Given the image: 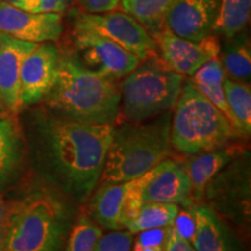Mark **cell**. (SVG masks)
Listing matches in <instances>:
<instances>
[{
  "mask_svg": "<svg viewBox=\"0 0 251 251\" xmlns=\"http://www.w3.org/2000/svg\"><path fill=\"white\" fill-rule=\"evenodd\" d=\"M115 81L87 69L76 52H61L55 85L43 100L59 117L114 125L121 102L120 86Z\"/></svg>",
  "mask_w": 251,
  "mask_h": 251,
  "instance_id": "cell-2",
  "label": "cell"
},
{
  "mask_svg": "<svg viewBox=\"0 0 251 251\" xmlns=\"http://www.w3.org/2000/svg\"><path fill=\"white\" fill-rule=\"evenodd\" d=\"M6 207H7V203H6L4 200L0 198V251H1V249H2V242H4Z\"/></svg>",
  "mask_w": 251,
  "mask_h": 251,
  "instance_id": "cell-34",
  "label": "cell"
},
{
  "mask_svg": "<svg viewBox=\"0 0 251 251\" xmlns=\"http://www.w3.org/2000/svg\"><path fill=\"white\" fill-rule=\"evenodd\" d=\"M251 0H220L212 34L230 39L246 30L250 19Z\"/></svg>",
  "mask_w": 251,
  "mask_h": 251,
  "instance_id": "cell-23",
  "label": "cell"
},
{
  "mask_svg": "<svg viewBox=\"0 0 251 251\" xmlns=\"http://www.w3.org/2000/svg\"><path fill=\"white\" fill-rule=\"evenodd\" d=\"M175 2L176 0H120L119 7L153 35L165 27L166 17Z\"/></svg>",
  "mask_w": 251,
  "mask_h": 251,
  "instance_id": "cell-22",
  "label": "cell"
},
{
  "mask_svg": "<svg viewBox=\"0 0 251 251\" xmlns=\"http://www.w3.org/2000/svg\"><path fill=\"white\" fill-rule=\"evenodd\" d=\"M191 80L194 86L201 92L207 99L215 106L222 114L228 119L231 126L233 125V117L229 111L226 94L224 90V80L227 77L222 68L219 57L209 59L205 64L201 65L194 74L191 76Z\"/></svg>",
  "mask_w": 251,
  "mask_h": 251,
  "instance_id": "cell-19",
  "label": "cell"
},
{
  "mask_svg": "<svg viewBox=\"0 0 251 251\" xmlns=\"http://www.w3.org/2000/svg\"><path fill=\"white\" fill-rule=\"evenodd\" d=\"M102 235L101 228L85 214L74 220L63 251H93Z\"/></svg>",
  "mask_w": 251,
  "mask_h": 251,
  "instance_id": "cell-26",
  "label": "cell"
},
{
  "mask_svg": "<svg viewBox=\"0 0 251 251\" xmlns=\"http://www.w3.org/2000/svg\"><path fill=\"white\" fill-rule=\"evenodd\" d=\"M143 202H166L191 208L194 203L192 186L185 168L164 159L151 170L142 193Z\"/></svg>",
  "mask_w": 251,
  "mask_h": 251,
  "instance_id": "cell-13",
  "label": "cell"
},
{
  "mask_svg": "<svg viewBox=\"0 0 251 251\" xmlns=\"http://www.w3.org/2000/svg\"><path fill=\"white\" fill-rule=\"evenodd\" d=\"M172 225L175 226L176 230H177L181 236L185 237L188 241H191V237H192L194 230V222L190 209H188L187 212H181L180 214L179 212H178V214L176 216L174 224Z\"/></svg>",
  "mask_w": 251,
  "mask_h": 251,
  "instance_id": "cell-33",
  "label": "cell"
},
{
  "mask_svg": "<svg viewBox=\"0 0 251 251\" xmlns=\"http://www.w3.org/2000/svg\"><path fill=\"white\" fill-rule=\"evenodd\" d=\"M220 0H176L165 27L172 33L190 41L202 40L212 34Z\"/></svg>",
  "mask_w": 251,
  "mask_h": 251,
  "instance_id": "cell-15",
  "label": "cell"
},
{
  "mask_svg": "<svg viewBox=\"0 0 251 251\" xmlns=\"http://www.w3.org/2000/svg\"><path fill=\"white\" fill-rule=\"evenodd\" d=\"M179 208L166 202H144L139 213L126 226L130 234H139L149 229L164 228L174 224Z\"/></svg>",
  "mask_w": 251,
  "mask_h": 251,
  "instance_id": "cell-25",
  "label": "cell"
},
{
  "mask_svg": "<svg viewBox=\"0 0 251 251\" xmlns=\"http://www.w3.org/2000/svg\"><path fill=\"white\" fill-rule=\"evenodd\" d=\"M1 1H4V0H0V2H1Z\"/></svg>",
  "mask_w": 251,
  "mask_h": 251,
  "instance_id": "cell-36",
  "label": "cell"
},
{
  "mask_svg": "<svg viewBox=\"0 0 251 251\" xmlns=\"http://www.w3.org/2000/svg\"><path fill=\"white\" fill-rule=\"evenodd\" d=\"M183 81L184 76L172 70L158 55L141 61L120 85L119 119L142 122L171 112Z\"/></svg>",
  "mask_w": 251,
  "mask_h": 251,
  "instance_id": "cell-6",
  "label": "cell"
},
{
  "mask_svg": "<svg viewBox=\"0 0 251 251\" xmlns=\"http://www.w3.org/2000/svg\"><path fill=\"white\" fill-rule=\"evenodd\" d=\"M114 125L56 117L43 124L46 155L55 183L69 198L86 201L98 186Z\"/></svg>",
  "mask_w": 251,
  "mask_h": 251,
  "instance_id": "cell-1",
  "label": "cell"
},
{
  "mask_svg": "<svg viewBox=\"0 0 251 251\" xmlns=\"http://www.w3.org/2000/svg\"><path fill=\"white\" fill-rule=\"evenodd\" d=\"M21 157V140L11 113L0 114V183L13 174Z\"/></svg>",
  "mask_w": 251,
  "mask_h": 251,
  "instance_id": "cell-24",
  "label": "cell"
},
{
  "mask_svg": "<svg viewBox=\"0 0 251 251\" xmlns=\"http://www.w3.org/2000/svg\"><path fill=\"white\" fill-rule=\"evenodd\" d=\"M168 227L149 229L137 235L131 251H164Z\"/></svg>",
  "mask_w": 251,
  "mask_h": 251,
  "instance_id": "cell-29",
  "label": "cell"
},
{
  "mask_svg": "<svg viewBox=\"0 0 251 251\" xmlns=\"http://www.w3.org/2000/svg\"><path fill=\"white\" fill-rule=\"evenodd\" d=\"M6 112H8V111L5 108L4 103H2V100H1V98H0V114H1V113H6Z\"/></svg>",
  "mask_w": 251,
  "mask_h": 251,
  "instance_id": "cell-35",
  "label": "cell"
},
{
  "mask_svg": "<svg viewBox=\"0 0 251 251\" xmlns=\"http://www.w3.org/2000/svg\"><path fill=\"white\" fill-rule=\"evenodd\" d=\"M215 213L235 221L250 215V157L244 151L226 165L207 185L203 198Z\"/></svg>",
  "mask_w": 251,
  "mask_h": 251,
  "instance_id": "cell-7",
  "label": "cell"
},
{
  "mask_svg": "<svg viewBox=\"0 0 251 251\" xmlns=\"http://www.w3.org/2000/svg\"><path fill=\"white\" fill-rule=\"evenodd\" d=\"M5 1L31 13L62 14L71 4V0H5Z\"/></svg>",
  "mask_w": 251,
  "mask_h": 251,
  "instance_id": "cell-28",
  "label": "cell"
},
{
  "mask_svg": "<svg viewBox=\"0 0 251 251\" xmlns=\"http://www.w3.org/2000/svg\"><path fill=\"white\" fill-rule=\"evenodd\" d=\"M85 13L99 14L112 12L119 7L120 0H78Z\"/></svg>",
  "mask_w": 251,
  "mask_h": 251,
  "instance_id": "cell-32",
  "label": "cell"
},
{
  "mask_svg": "<svg viewBox=\"0 0 251 251\" xmlns=\"http://www.w3.org/2000/svg\"><path fill=\"white\" fill-rule=\"evenodd\" d=\"M74 43L79 61L90 70L118 80L127 76L141 59L96 31L74 26Z\"/></svg>",
  "mask_w": 251,
  "mask_h": 251,
  "instance_id": "cell-8",
  "label": "cell"
},
{
  "mask_svg": "<svg viewBox=\"0 0 251 251\" xmlns=\"http://www.w3.org/2000/svg\"><path fill=\"white\" fill-rule=\"evenodd\" d=\"M74 26L96 31L137 56L141 61L158 55L155 41L146 28L124 12L81 13L75 19Z\"/></svg>",
  "mask_w": 251,
  "mask_h": 251,
  "instance_id": "cell-9",
  "label": "cell"
},
{
  "mask_svg": "<svg viewBox=\"0 0 251 251\" xmlns=\"http://www.w3.org/2000/svg\"><path fill=\"white\" fill-rule=\"evenodd\" d=\"M219 59L228 78L243 83L250 80L251 48L246 30L226 39L224 46L220 48Z\"/></svg>",
  "mask_w": 251,
  "mask_h": 251,
  "instance_id": "cell-20",
  "label": "cell"
},
{
  "mask_svg": "<svg viewBox=\"0 0 251 251\" xmlns=\"http://www.w3.org/2000/svg\"><path fill=\"white\" fill-rule=\"evenodd\" d=\"M61 50L55 42L39 43L25 58L20 71V97L23 106L46 98L57 78Z\"/></svg>",
  "mask_w": 251,
  "mask_h": 251,
  "instance_id": "cell-11",
  "label": "cell"
},
{
  "mask_svg": "<svg viewBox=\"0 0 251 251\" xmlns=\"http://www.w3.org/2000/svg\"><path fill=\"white\" fill-rule=\"evenodd\" d=\"M247 151L238 144H227L222 148L193 155L185 170L190 178L194 202L203 199V193L213 178L233 159Z\"/></svg>",
  "mask_w": 251,
  "mask_h": 251,
  "instance_id": "cell-17",
  "label": "cell"
},
{
  "mask_svg": "<svg viewBox=\"0 0 251 251\" xmlns=\"http://www.w3.org/2000/svg\"><path fill=\"white\" fill-rule=\"evenodd\" d=\"M194 222L191 237L196 251H244L236 235L211 207L194 205L188 208Z\"/></svg>",
  "mask_w": 251,
  "mask_h": 251,
  "instance_id": "cell-16",
  "label": "cell"
},
{
  "mask_svg": "<svg viewBox=\"0 0 251 251\" xmlns=\"http://www.w3.org/2000/svg\"><path fill=\"white\" fill-rule=\"evenodd\" d=\"M71 206L50 191L7 203L1 251H63L74 224Z\"/></svg>",
  "mask_w": 251,
  "mask_h": 251,
  "instance_id": "cell-3",
  "label": "cell"
},
{
  "mask_svg": "<svg viewBox=\"0 0 251 251\" xmlns=\"http://www.w3.org/2000/svg\"><path fill=\"white\" fill-rule=\"evenodd\" d=\"M161 58L172 70L181 76H192L198 69L218 58L220 54V40L214 34H209L202 40L190 41L179 37L164 27L151 35Z\"/></svg>",
  "mask_w": 251,
  "mask_h": 251,
  "instance_id": "cell-10",
  "label": "cell"
},
{
  "mask_svg": "<svg viewBox=\"0 0 251 251\" xmlns=\"http://www.w3.org/2000/svg\"><path fill=\"white\" fill-rule=\"evenodd\" d=\"M164 251H196L191 242L176 230L175 226L171 225L168 227V236Z\"/></svg>",
  "mask_w": 251,
  "mask_h": 251,
  "instance_id": "cell-31",
  "label": "cell"
},
{
  "mask_svg": "<svg viewBox=\"0 0 251 251\" xmlns=\"http://www.w3.org/2000/svg\"><path fill=\"white\" fill-rule=\"evenodd\" d=\"M58 13H31L7 1L0 2V33L31 43L56 42L62 35Z\"/></svg>",
  "mask_w": 251,
  "mask_h": 251,
  "instance_id": "cell-12",
  "label": "cell"
},
{
  "mask_svg": "<svg viewBox=\"0 0 251 251\" xmlns=\"http://www.w3.org/2000/svg\"><path fill=\"white\" fill-rule=\"evenodd\" d=\"M133 234L129 231L113 230L101 235L93 251H131Z\"/></svg>",
  "mask_w": 251,
  "mask_h": 251,
  "instance_id": "cell-30",
  "label": "cell"
},
{
  "mask_svg": "<svg viewBox=\"0 0 251 251\" xmlns=\"http://www.w3.org/2000/svg\"><path fill=\"white\" fill-rule=\"evenodd\" d=\"M224 90L229 111L233 117L237 136L249 137L251 133V90L249 83L226 77Z\"/></svg>",
  "mask_w": 251,
  "mask_h": 251,
  "instance_id": "cell-21",
  "label": "cell"
},
{
  "mask_svg": "<svg viewBox=\"0 0 251 251\" xmlns=\"http://www.w3.org/2000/svg\"><path fill=\"white\" fill-rule=\"evenodd\" d=\"M171 117L166 112L148 122L114 126L99 184L133 180L164 161L171 150Z\"/></svg>",
  "mask_w": 251,
  "mask_h": 251,
  "instance_id": "cell-4",
  "label": "cell"
},
{
  "mask_svg": "<svg viewBox=\"0 0 251 251\" xmlns=\"http://www.w3.org/2000/svg\"><path fill=\"white\" fill-rule=\"evenodd\" d=\"M130 181V180H129ZM129 181L100 184L90 202L91 219L108 230H121V209Z\"/></svg>",
  "mask_w": 251,
  "mask_h": 251,
  "instance_id": "cell-18",
  "label": "cell"
},
{
  "mask_svg": "<svg viewBox=\"0 0 251 251\" xmlns=\"http://www.w3.org/2000/svg\"><path fill=\"white\" fill-rule=\"evenodd\" d=\"M150 175H151V170L129 181V186L126 191L121 209V225L124 228L136 216L141 206L144 203L142 200L143 188Z\"/></svg>",
  "mask_w": 251,
  "mask_h": 251,
  "instance_id": "cell-27",
  "label": "cell"
},
{
  "mask_svg": "<svg viewBox=\"0 0 251 251\" xmlns=\"http://www.w3.org/2000/svg\"><path fill=\"white\" fill-rule=\"evenodd\" d=\"M39 43L26 42L0 33V98L11 114L23 108L20 71L25 58Z\"/></svg>",
  "mask_w": 251,
  "mask_h": 251,
  "instance_id": "cell-14",
  "label": "cell"
},
{
  "mask_svg": "<svg viewBox=\"0 0 251 251\" xmlns=\"http://www.w3.org/2000/svg\"><path fill=\"white\" fill-rule=\"evenodd\" d=\"M171 117V147L185 155L212 151L237 136L228 119L194 86L183 81Z\"/></svg>",
  "mask_w": 251,
  "mask_h": 251,
  "instance_id": "cell-5",
  "label": "cell"
}]
</instances>
